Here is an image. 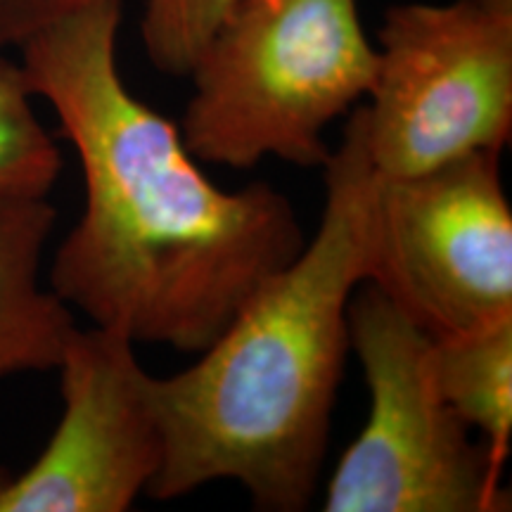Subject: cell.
Wrapping results in <instances>:
<instances>
[{
  "mask_svg": "<svg viewBox=\"0 0 512 512\" xmlns=\"http://www.w3.org/2000/svg\"><path fill=\"white\" fill-rule=\"evenodd\" d=\"M361 119L380 176H411L512 133V0L399 3L377 31Z\"/></svg>",
  "mask_w": 512,
  "mask_h": 512,
  "instance_id": "cell-5",
  "label": "cell"
},
{
  "mask_svg": "<svg viewBox=\"0 0 512 512\" xmlns=\"http://www.w3.org/2000/svg\"><path fill=\"white\" fill-rule=\"evenodd\" d=\"M439 394L505 467L512 437V316L479 328L432 337Z\"/></svg>",
  "mask_w": 512,
  "mask_h": 512,
  "instance_id": "cell-9",
  "label": "cell"
},
{
  "mask_svg": "<svg viewBox=\"0 0 512 512\" xmlns=\"http://www.w3.org/2000/svg\"><path fill=\"white\" fill-rule=\"evenodd\" d=\"M368 283L430 337L512 316V211L501 150L373 183Z\"/></svg>",
  "mask_w": 512,
  "mask_h": 512,
  "instance_id": "cell-6",
  "label": "cell"
},
{
  "mask_svg": "<svg viewBox=\"0 0 512 512\" xmlns=\"http://www.w3.org/2000/svg\"><path fill=\"white\" fill-rule=\"evenodd\" d=\"M375 69L358 0H233L192 64L178 131L209 164L325 166V128L366 98Z\"/></svg>",
  "mask_w": 512,
  "mask_h": 512,
  "instance_id": "cell-3",
  "label": "cell"
},
{
  "mask_svg": "<svg viewBox=\"0 0 512 512\" xmlns=\"http://www.w3.org/2000/svg\"><path fill=\"white\" fill-rule=\"evenodd\" d=\"M233 0H145L140 38L162 74L188 76Z\"/></svg>",
  "mask_w": 512,
  "mask_h": 512,
  "instance_id": "cell-11",
  "label": "cell"
},
{
  "mask_svg": "<svg viewBox=\"0 0 512 512\" xmlns=\"http://www.w3.org/2000/svg\"><path fill=\"white\" fill-rule=\"evenodd\" d=\"M373 183L354 110L325 162L313 240L247 299L195 366L157 377L164 460L147 486L152 498L233 479L261 510L311 503L349 351V302L370 271Z\"/></svg>",
  "mask_w": 512,
  "mask_h": 512,
  "instance_id": "cell-2",
  "label": "cell"
},
{
  "mask_svg": "<svg viewBox=\"0 0 512 512\" xmlns=\"http://www.w3.org/2000/svg\"><path fill=\"white\" fill-rule=\"evenodd\" d=\"M121 0H95L29 38L31 93L79 157L86 202L50 266V290L98 328L200 354L302 252L297 209L268 183L221 190L174 121L128 91Z\"/></svg>",
  "mask_w": 512,
  "mask_h": 512,
  "instance_id": "cell-1",
  "label": "cell"
},
{
  "mask_svg": "<svg viewBox=\"0 0 512 512\" xmlns=\"http://www.w3.org/2000/svg\"><path fill=\"white\" fill-rule=\"evenodd\" d=\"M95 0H0V50L22 48L50 24Z\"/></svg>",
  "mask_w": 512,
  "mask_h": 512,
  "instance_id": "cell-12",
  "label": "cell"
},
{
  "mask_svg": "<svg viewBox=\"0 0 512 512\" xmlns=\"http://www.w3.org/2000/svg\"><path fill=\"white\" fill-rule=\"evenodd\" d=\"M55 219L48 200H0V377L55 370L76 328L72 309L41 285Z\"/></svg>",
  "mask_w": 512,
  "mask_h": 512,
  "instance_id": "cell-8",
  "label": "cell"
},
{
  "mask_svg": "<svg viewBox=\"0 0 512 512\" xmlns=\"http://www.w3.org/2000/svg\"><path fill=\"white\" fill-rule=\"evenodd\" d=\"M136 342L72 330L57 363L62 418L27 472L0 489V512H126L164 460L155 382Z\"/></svg>",
  "mask_w": 512,
  "mask_h": 512,
  "instance_id": "cell-7",
  "label": "cell"
},
{
  "mask_svg": "<svg viewBox=\"0 0 512 512\" xmlns=\"http://www.w3.org/2000/svg\"><path fill=\"white\" fill-rule=\"evenodd\" d=\"M12 475H10V472L8 470H5V467L3 465H0V489H3V486L5 484H8V479H10Z\"/></svg>",
  "mask_w": 512,
  "mask_h": 512,
  "instance_id": "cell-13",
  "label": "cell"
},
{
  "mask_svg": "<svg viewBox=\"0 0 512 512\" xmlns=\"http://www.w3.org/2000/svg\"><path fill=\"white\" fill-rule=\"evenodd\" d=\"M22 64L0 50V200H48L60 147L38 119Z\"/></svg>",
  "mask_w": 512,
  "mask_h": 512,
  "instance_id": "cell-10",
  "label": "cell"
},
{
  "mask_svg": "<svg viewBox=\"0 0 512 512\" xmlns=\"http://www.w3.org/2000/svg\"><path fill=\"white\" fill-rule=\"evenodd\" d=\"M349 349L370 411L328 484V512H503V467L451 411L432 375V337L368 280L349 302Z\"/></svg>",
  "mask_w": 512,
  "mask_h": 512,
  "instance_id": "cell-4",
  "label": "cell"
}]
</instances>
